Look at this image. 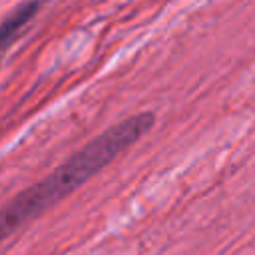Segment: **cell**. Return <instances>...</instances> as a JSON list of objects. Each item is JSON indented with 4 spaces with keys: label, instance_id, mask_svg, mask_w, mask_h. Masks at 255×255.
<instances>
[{
    "label": "cell",
    "instance_id": "6da1fadb",
    "mask_svg": "<svg viewBox=\"0 0 255 255\" xmlns=\"http://www.w3.org/2000/svg\"><path fill=\"white\" fill-rule=\"evenodd\" d=\"M153 120L155 118L151 112H141L128 120H122L120 124L108 128L96 139L86 143L42 181L16 195L2 211V235L8 237L14 229L38 217L62 197L76 191L82 183H86L92 175H96L112 159H116L124 149H128L143 133H147L153 126Z\"/></svg>",
    "mask_w": 255,
    "mask_h": 255
}]
</instances>
